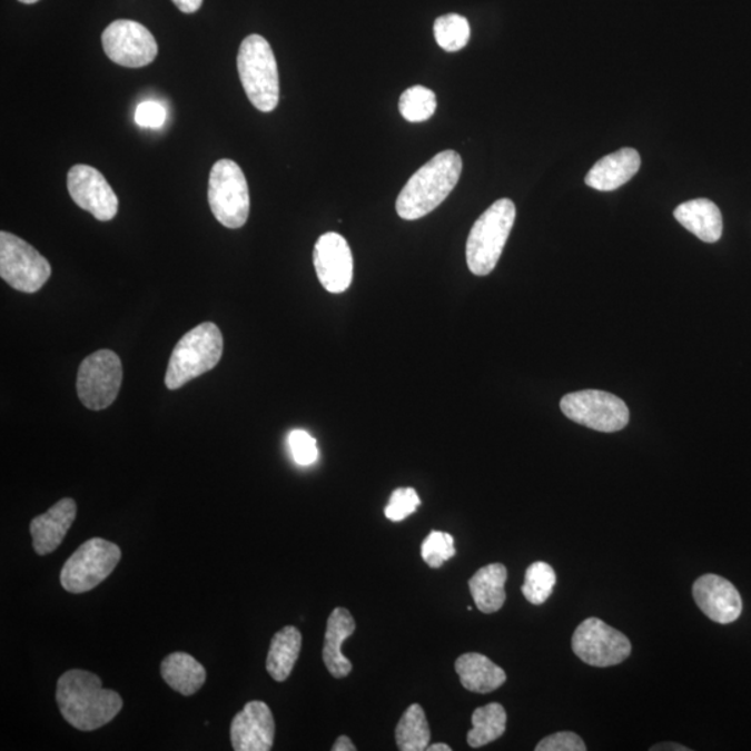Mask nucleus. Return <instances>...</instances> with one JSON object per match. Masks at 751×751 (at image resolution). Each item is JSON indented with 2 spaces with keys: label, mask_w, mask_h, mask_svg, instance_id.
<instances>
[{
  "label": "nucleus",
  "mask_w": 751,
  "mask_h": 751,
  "mask_svg": "<svg viewBox=\"0 0 751 751\" xmlns=\"http://www.w3.org/2000/svg\"><path fill=\"white\" fill-rule=\"evenodd\" d=\"M421 553L428 566L439 567L456 553L454 537L449 533L433 531L423 542Z\"/></svg>",
  "instance_id": "30"
},
{
  "label": "nucleus",
  "mask_w": 751,
  "mask_h": 751,
  "mask_svg": "<svg viewBox=\"0 0 751 751\" xmlns=\"http://www.w3.org/2000/svg\"><path fill=\"white\" fill-rule=\"evenodd\" d=\"M182 13L191 14L200 9L204 0H171Z\"/></svg>",
  "instance_id": "35"
},
{
  "label": "nucleus",
  "mask_w": 751,
  "mask_h": 751,
  "mask_svg": "<svg viewBox=\"0 0 751 751\" xmlns=\"http://www.w3.org/2000/svg\"><path fill=\"white\" fill-rule=\"evenodd\" d=\"M121 560L119 545L95 537L78 547L60 572L66 592L87 593L102 583Z\"/></svg>",
  "instance_id": "7"
},
{
  "label": "nucleus",
  "mask_w": 751,
  "mask_h": 751,
  "mask_svg": "<svg viewBox=\"0 0 751 751\" xmlns=\"http://www.w3.org/2000/svg\"><path fill=\"white\" fill-rule=\"evenodd\" d=\"M431 728L425 710L419 704H412L405 710L395 728V742L401 751H423L431 744Z\"/></svg>",
  "instance_id": "26"
},
{
  "label": "nucleus",
  "mask_w": 751,
  "mask_h": 751,
  "mask_svg": "<svg viewBox=\"0 0 751 751\" xmlns=\"http://www.w3.org/2000/svg\"><path fill=\"white\" fill-rule=\"evenodd\" d=\"M56 701L65 720L82 732H91L113 721L122 709L115 690L105 689L92 672L70 670L58 681Z\"/></svg>",
  "instance_id": "1"
},
{
  "label": "nucleus",
  "mask_w": 751,
  "mask_h": 751,
  "mask_svg": "<svg viewBox=\"0 0 751 751\" xmlns=\"http://www.w3.org/2000/svg\"><path fill=\"white\" fill-rule=\"evenodd\" d=\"M333 751H355L356 748L353 743V740H350L348 737H339L336 742H334Z\"/></svg>",
  "instance_id": "36"
},
{
  "label": "nucleus",
  "mask_w": 751,
  "mask_h": 751,
  "mask_svg": "<svg viewBox=\"0 0 751 751\" xmlns=\"http://www.w3.org/2000/svg\"><path fill=\"white\" fill-rule=\"evenodd\" d=\"M19 2L24 3V4H33L39 2V0H19Z\"/></svg>",
  "instance_id": "39"
},
{
  "label": "nucleus",
  "mask_w": 751,
  "mask_h": 751,
  "mask_svg": "<svg viewBox=\"0 0 751 751\" xmlns=\"http://www.w3.org/2000/svg\"><path fill=\"white\" fill-rule=\"evenodd\" d=\"M515 204L498 199L473 225L466 243V264L475 276H487L497 266L514 227Z\"/></svg>",
  "instance_id": "4"
},
{
  "label": "nucleus",
  "mask_w": 751,
  "mask_h": 751,
  "mask_svg": "<svg viewBox=\"0 0 751 751\" xmlns=\"http://www.w3.org/2000/svg\"><path fill=\"white\" fill-rule=\"evenodd\" d=\"M52 275V267L32 245L14 234L0 233V277L17 291H39Z\"/></svg>",
  "instance_id": "8"
},
{
  "label": "nucleus",
  "mask_w": 751,
  "mask_h": 751,
  "mask_svg": "<svg viewBox=\"0 0 751 751\" xmlns=\"http://www.w3.org/2000/svg\"><path fill=\"white\" fill-rule=\"evenodd\" d=\"M572 650L587 665L606 668L625 661L632 653V643L599 617H587L573 633Z\"/></svg>",
  "instance_id": "11"
},
{
  "label": "nucleus",
  "mask_w": 751,
  "mask_h": 751,
  "mask_svg": "<svg viewBox=\"0 0 751 751\" xmlns=\"http://www.w3.org/2000/svg\"><path fill=\"white\" fill-rule=\"evenodd\" d=\"M536 751H586V744L579 734L573 732H556L544 738L536 745Z\"/></svg>",
  "instance_id": "33"
},
{
  "label": "nucleus",
  "mask_w": 751,
  "mask_h": 751,
  "mask_svg": "<svg viewBox=\"0 0 751 751\" xmlns=\"http://www.w3.org/2000/svg\"><path fill=\"white\" fill-rule=\"evenodd\" d=\"M208 199L211 214L227 228H239L248 220L250 198L241 167L230 159L217 160L209 176Z\"/></svg>",
  "instance_id": "6"
},
{
  "label": "nucleus",
  "mask_w": 751,
  "mask_h": 751,
  "mask_svg": "<svg viewBox=\"0 0 751 751\" xmlns=\"http://www.w3.org/2000/svg\"><path fill=\"white\" fill-rule=\"evenodd\" d=\"M436 93L426 87L415 86L401 95L399 113L411 122H422L431 119L436 111Z\"/></svg>",
  "instance_id": "29"
},
{
  "label": "nucleus",
  "mask_w": 751,
  "mask_h": 751,
  "mask_svg": "<svg viewBox=\"0 0 751 751\" xmlns=\"http://www.w3.org/2000/svg\"><path fill=\"white\" fill-rule=\"evenodd\" d=\"M275 718L264 701H249L233 718L230 738L236 751H269L275 743Z\"/></svg>",
  "instance_id": "15"
},
{
  "label": "nucleus",
  "mask_w": 751,
  "mask_h": 751,
  "mask_svg": "<svg viewBox=\"0 0 751 751\" xmlns=\"http://www.w3.org/2000/svg\"><path fill=\"white\" fill-rule=\"evenodd\" d=\"M122 382L119 355L100 349L87 356L77 375V394L83 406L102 411L115 403Z\"/></svg>",
  "instance_id": "9"
},
{
  "label": "nucleus",
  "mask_w": 751,
  "mask_h": 751,
  "mask_svg": "<svg viewBox=\"0 0 751 751\" xmlns=\"http://www.w3.org/2000/svg\"><path fill=\"white\" fill-rule=\"evenodd\" d=\"M106 56L113 63L139 69L156 59L158 42L147 27L132 20H116L102 33Z\"/></svg>",
  "instance_id": "12"
},
{
  "label": "nucleus",
  "mask_w": 751,
  "mask_h": 751,
  "mask_svg": "<svg viewBox=\"0 0 751 751\" xmlns=\"http://www.w3.org/2000/svg\"><path fill=\"white\" fill-rule=\"evenodd\" d=\"M506 579L508 571L503 564L483 566L471 577L470 590L478 611L493 614L503 609Z\"/></svg>",
  "instance_id": "22"
},
{
  "label": "nucleus",
  "mask_w": 751,
  "mask_h": 751,
  "mask_svg": "<svg viewBox=\"0 0 751 751\" xmlns=\"http://www.w3.org/2000/svg\"><path fill=\"white\" fill-rule=\"evenodd\" d=\"M675 219L701 241L714 244L722 236L723 221L720 208L706 198L688 200L673 211Z\"/></svg>",
  "instance_id": "20"
},
{
  "label": "nucleus",
  "mask_w": 751,
  "mask_h": 751,
  "mask_svg": "<svg viewBox=\"0 0 751 751\" xmlns=\"http://www.w3.org/2000/svg\"><path fill=\"white\" fill-rule=\"evenodd\" d=\"M560 406L562 414L571 421L597 432H620L629 423L626 404L616 395L600 389L566 394Z\"/></svg>",
  "instance_id": "10"
},
{
  "label": "nucleus",
  "mask_w": 751,
  "mask_h": 751,
  "mask_svg": "<svg viewBox=\"0 0 751 751\" xmlns=\"http://www.w3.org/2000/svg\"><path fill=\"white\" fill-rule=\"evenodd\" d=\"M161 678L172 690L182 695H192L204 686L206 671L199 661L187 653L167 655L160 665Z\"/></svg>",
  "instance_id": "23"
},
{
  "label": "nucleus",
  "mask_w": 751,
  "mask_h": 751,
  "mask_svg": "<svg viewBox=\"0 0 751 751\" xmlns=\"http://www.w3.org/2000/svg\"><path fill=\"white\" fill-rule=\"evenodd\" d=\"M693 597L704 615L722 625L737 621L743 611V601L737 587L725 577L712 573L700 576L693 583Z\"/></svg>",
  "instance_id": "16"
},
{
  "label": "nucleus",
  "mask_w": 751,
  "mask_h": 751,
  "mask_svg": "<svg viewBox=\"0 0 751 751\" xmlns=\"http://www.w3.org/2000/svg\"><path fill=\"white\" fill-rule=\"evenodd\" d=\"M317 278L332 294L347 291L354 278V258L347 239L337 233H326L317 239L314 250Z\"/></svg>",
  "instance_id": "14"
},
{
  "label": "nucleus",
  "mask_w": 751,
  "mask_h": 751,
  "mask_svg": "<svg viewBox=\"0 0 751 751\" xmlns=\"http://www.w3.org/2000/svg\"><path fill=\"white\" fill-rule=\"evenodd\" d=\"M289 449H291L293 458L300 466H309L315 464L319 458V449H317L316 439L305 431H294L288 436Z\"/></svg>",
  "instance_id": "32"
},
{
  "label": "nucleus",
  "mask_w": 751,
  "mask_h": 751,
  "mask_svg": "<svg viewBox=\"0 0 751 751\" xmlns=\"http://www.w3.org/2000/svg\"><path fill=\"white\" fill-rule=\"evenodd\" d=\"M434 38L445 52H458L471 38L470 22L460 14H445L434 21Z\"/></svg>",
  "instance_id": "27"
},
{
  "label": "nucleus",
  "mask_w": 751,
  "mask_h": 751,
  "mask_svg": "<svg viewBox=\"0 0 751 751\" xmlns=\"http://www.w3.org/2000/svg\"><path fill=\"white\" fill-rule=\"evenodd\" d=\"M651 751H690L686 745L678 744V743H660V744H654L653 748H650Z\"/></svg>",
  "instance_id": "37"
},
{
  "label": "nucleus",
  "mask_w": 751,
  "mask_h": 751,
  "mask_svg": "<svg viewBox=\"0 0 751 751\" xmlns=\"http://www.w3.org/2000/svg\"><path fill=\"white\" fill-rule=\"evenodd\" d=\"M77 504L72 498L58 501L45 514L33 517L30 532L33 550L38 555L53 553L63 542L72 522L76 521Z\"/></svg>",
  "instance_id": "17"
},
{
  "label": "nucleus",
  "mask_w": 751,
  "mask_h": 751,
  "mask_svg": "<svg viewBox=\"0 0 751 751\" xmlns=\"http://www.w3.org/2000/svg\"><path fill=\"white\" fill-rule=\"evenodd\" d=\"M419 505L421 498L415 488H397L394 490L392 497H389V503L384 508V515L389 521L401 522L414 514Z\"/></svg>",
  "instance_id": "31"
},
{
  "label": "nucleus",
  "mask_w": 751,
  "mask_h": 751,
  "mask_svg": "<svg viewBox=\"0 0 751 751\" xmlns=\"http://www.w3.org/2000/svg\"><path fill=\"white\" fill-rule=\"evenodd\" d=\"M462 686L473 693H492L503 686L506 673L488 656L478 653L462 654L455 661Z\"/></svg>",
  "instance_id": "21"
},
{
  "label": "nucleus",
  "mask_w": 751,
  "mask_h": 751,
  "mask_svg": "<svg viewBox=\"0 0 751 751\" xmlns=\"http://www.w3.org/2000/svg\"><path fill=\"white\" fill-rule=\"evenodd\" d=\"M506 729V711L498 703L478 706L472 714V729L467 732V744L482 748L503 737Z\"/></svg>",
  "instance_id": "25"
},
{
  "label": "nucleus",
  "mask_w": 751,
  "mask_h": 751,
  "mask_svg": "<svg viewBox=\"0 0 751 751\" xmlns=\"http://www.w3.org/2000/svg\"><path fill=\"white\" fill-rule=\"evenodd\" d=\"M355 632V620L350 612L343 606L332 612L327 620L325 645H323V661L327 671L334 678L342 679L349 675L353 664L345 659L342 648L345 639Z\"/></svg>",
  "instance_id": "19"
},
{
  "label": "nucleus",
  "mask_w": 751,
  "mask_h": 751,
  "mask_svg": "<svg viewBox=\"0 0 751 751\" xmlns=\"http://www.w3.org/2000/svg\"><path fill=\"white\" fill-rule=\"evenodd\" d=\"M237 67L249 102L265 113L275 110L280 99V81L270 43L258 33L245 38L238 50Z\"/></svg>",
  "instance_id": "5"
},
{
  "label": "nucleus",
  "mask_w": 751,
  "mask_h": 751,
  "mask_svg": "<svg viewBox=\"0 0 751 751\" xmlns=\"http://www.w3.org/2000/svg\"><path fill=\"white\" fill-rule=\"evenodd\" d=\"M428 751H451V748L448 744L445 743H434L431 745H427Z\"/></svg>",
  "instance_id": "38"
},
{
  "label": "nucleus",
  "mask_w": 751,
  "mask_h": 751,
  "mask_svg": "<svg viewBox=\"0 0 751 751\" xmlns=\"http://www.w3.org/2000/svg\"><path fill=\"white\" fill-rule=\"evenodd\" d=\"M223 355V334L211 322L200 323L187 334L172 349L167 366L165 384L169 389H178L194 378L214 369Z\"/></svg>",
  "instance_id": "3"
},
{
  "label": "nucleus",
  "mask_w": 751,
  "mask_h": 751,
  "mask_svg": "<svg viewBox=\"0 0 751 751\" xmlns=\"http://www.w3.org/2000/svg\"><path fill=\"white\" fill-rule=\"evenodd\" d=\"M555 584L554 567L549 565L547 562H533L526 570L522 593L528 603L542 605L553 594Z\"/></svg>",
  "instance_id": "28"
},
{
  "label": "nucleus",
  "mask_w": 751,
  "mask_h": 751,
  "mask_svg": "<svg viewBox=\"0 0 751 751\" xmlns=\"http://www.w3.org/2000/svg\"><path fill=\"white\" fill-rule=\"evenodd\" d=\"M462 172V158L455 150H444L423 165L405 184L395 208L401 219L417 220L431 214L448 197Z\"/></svg>",
  "instance_id": "2"
},
{
  "label": "nucleus",
  "mask_w": 751,
  "mask_h": 751,
  "mask_svg": "<svg viewBox=\"0 0 751 751\" xmlns=\"http://www.w3.org/2000/svg\"><path fill=\"white\" fill-rule=\"evenodd\" d=\"M640 165L642 159L636 149L622 148L600 159L589 170L584 181L597 191H615L636 176Z\"/></svg>",
  "instance_id": "18"
},
{
  "label": "nucleus",
  "mask_w": 751,
  "mask_h": 751,
  "mask_svg": "<svg viewBox=\"0 0 751 751\" xmlns=\"http://www.w3.org/2000/svg\"><path fill=\"white\" fill-rule=\"evenodd\" d=\"M70 197L81 209L99 221L113 219L119 211V198L102 172L88 165H76L67 175Z\"/></svg>",
  "instance_id": "13"
},
{
  "label": "nucleus",
  "mask_w": 751,
  "mask_h": 751,
  "mask_svg": "<svg viewBox=\"0 0 751 751\" xmlns=\"http://www.w3.org/2000/svg\"><path fill=\"white\" fill-rule=\"evenodd\" d=\"M300 648H303V634L295 626H284L273 636L266 670L276 682L287 681L291 675Z\"/></svg>",
  "instance_id": "24"
},
{
  "label": "nucleus",
  "mask_w": 751,
  "mask_h": 751,
  "mask_svg": "<svg viewBox=\"0 0 751 751\" xmlns=\"http://www.w3.org/2000/svg\"><path fill=\"white\" fill-rule=\"evenodd\" d=\"M136 121L139 127L159 128L165 125L166 110L164 106L154 100H147L138 106L136 110Z\"/></svg>",
  "instance_id": "34"
}]
</instances>
